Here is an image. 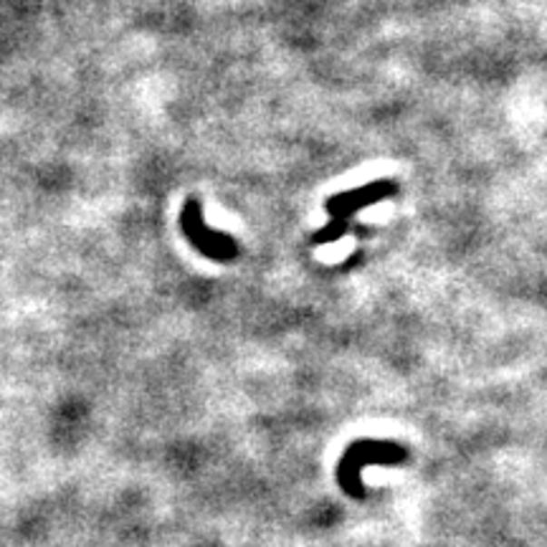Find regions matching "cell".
Instances as JSON below:
<instances>
[{
	"label": "cell",
	"mask_w": 547,
	"mask_h": 547,
	"mask_svg": "<svg viewBox=\"0 0 547 547\" xmlns=\"http://www.w3.org/2000/svg\"><path fill=\"white\" fill-rule=\"evenodd\" d=\"M408 449L396 441H376V438H360L350 449L342 454L337 466V482L340 489L353 499L365 497L363 469L367 464H403L408 462Z\"/></svg>",
	"instance_id": "cell-1"
},
{
	"label": "cell",
	"mask_w": 547,
	"mask_h": 547,
	"mask_svg": "<svg viewBox=\"0 0 547 547\" xmlns=\"http://www.w3.org/2000/svg\"><path fill=\"white\" fill-rule=\"evenodd\" d=\"M181 226L182 233L188 236V241L193 243L195 249L200 251L208 259L213 261H220V264H229L239 256V243L233 239L231 233H220L208 229L206 219H203V210H200V203L198 200H188L185 208L181 213Z\"/></svg>",
	"instance_id": "cell-2"
},
{
	"label": "cell",
	"mask_w": 547,
	"mask_h": 547,
	"mask_svg": "<svg viewBox=\"0 0 547 547\" xmlns=\"http://www.w3.org/2000/svg\"><path fill=\"white\" fill-rule=\"evenodd\" d=\"M396 193H398V182L380 178V181L365 182V185L353 188V190H342V193L329 195L327 203H325V210L329 213V219L353 220L355 213L376 206V203H383V200H388Z\"/></svg>",
	"instance_id": "cell-3"
},
{
	"label": "cell",
	"mask_w": 547,
	"mask_h": 547,
	"mask_svg": "<svg viewBox=\"0 0 547 547\" xmlns=\"http://www.w3.org/2000/svg\"><path fill=\"white\" fill-rule=\"evenodd\" d=\"M350 229V220H340V219H329V223H325L319 231H315L312 236V243L315 246H325V243H335L337 239H342Z\"/></svg>",
	"instance_id": "cell-4"
}]
</instances>
